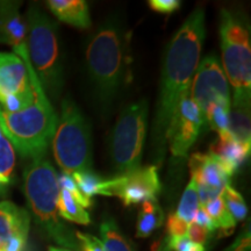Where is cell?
<instances>
[{
    "label": "cell",
    "instance_id": "25",
    "mask_svg": "<svg viewBox=\"0 0 251 251\" xmlns=\"http://www.w3.org/2000/svg\"><path fill=\"white\" fill-rule=\"evenodd\" d=\"M15 168V152L11 142L0 130V179L9 185Z\"/></svg>",
    "mask_w": 251,
    "mask_h": 251
},
{
    "label": "cell",
    "instance_id": "7",
    "mask_svg": "<svg viewBox=\"0 0 251 251\" xmlns=\"http://www.w3.org/2000/svg\"><path fill=\"white\" fill-rule=\"evenodd\" d=\"M52 152L63 174L92 170V136L85 117L70 97L63 99L51 140Z\"/></svg>",
    "mask_w": 251,
    "mask_h": 251
},
{
    "label": "cell",
    "instance_id": "18",
    "mask_svg": "<svg viewBox=\"0 0 251 251\" xmlns=\"http://www.w3.org/2000/svg\"><path fill=\"white\" fill-rule=\"evenodd\" d=\"M250 101H233L229 111V130L235 140L250 144Z\"/></svg>",
    "mask_w": 251,
    "mask_h": 251
},
{
    "label": "cell",
    "instance_id": "30",
    "mask_svg": "<svg viewBox=\"0 0 251 251\" xmlns=\"http://www.w3.org/2000/svg\"><path fill=\"white\" fill-rule=\"evenodd\" d=\"M187 238L191 242L198 244V246L205 247L207 241L209 237V231L201 226L191 222L187 228Z\"/></svg>",
    "mask_w": 251,
    "mask_h": 251
},
{
    "label": "cell",
    "instance_id": "33",
    "mask_svg": "<svg viewBox=\"0 0 251 251\" xmlns=\"http://www.w3.org/2000/svg\"><path fill=\"white\" fill-rule=\"evenodd\" d=\"M168 238L170 241L172 251H205V247L191 242L187 237L177 238V240H171L170 237Z\"/></svg>",
    "mask_w": 251,
    "mask_h": 251
},
{
    "label": "cell",
    "instance_id": "32",
    "mask_svg": "<svg viewBox=\"0 0 251 251\" xmlns=\"http://www.w3.org/2000/svg\"><path fill=\"white\" fill-rule=\"evenodd\" d=\"M149 7L163 14H171L180 7L179 0H150Z\"/></svg>",
    "mask_w": 251,
    "mask_h": 251
},
{
    "label": "cell",
    "instance_id": "6",
    "mask_svg": "<svg viewBox=\"0 0 251 251\" xmlns=\"http://www.w3.org/2000/svg\"><path fill=\"white\" fill-rule=\"evenodd\" d=\"M222 69L234 89L233 101H250L251 48L247 18L237 11L222 9L220 20Z\"/></svg>",
    "mask_w": 251,
    "mask_h": 251
},
{
    "label": "cell",
    "instance_id": "1",
    "mask_svg": "<svg viewBox=\"0 0 251 251\" xmlns=\"http://www.w3.org/2000/svg\"><path fill=\"white\" fill-rule=\"evenodd\" d=\"M206 37L205 11L198 7L188 15L164 51L158 101L151 130V156L158 168L166 151V133L183 94L200 63Z\"/></svg>",
    "mask_w": 251,
    "mask_h": 251
},
{
    "label": "cell",
    "instance_id": "36",
    "mask_svg": "<svg viewBox=\"0 0 251 251\" xmlns=\"http://www.w3.org/2000/svg\"><path fill=\"white\" fill-rule=\"evenodd\" d=\"M48 251H70L67 249H63V248H56V247H49Z\"/></svg>",
    "mask_w": 251,
    "mask_h": 251
},
{
    "label": "cell",
    "instance_id": "35",
    "mask_svg": "<svg viewBox=\"0 0 251 251\" xmlns=\"http://www.w3.org/2000/svg\"><path fill=\"white\" fill-rule=\"evenodd\" d=\"M7 186H8V185L6 184L5 181H2L1 179H0V196L6 192V188H7Z\"/></svg>",
    "mask_w": 251,
    "mask_h": 251
},
{
    "label": "cell",
    "instance_id": "34",
    "mask_svg": "<svg viewBox=\"0 0 251 251\" xmlns=\"http://www.w3.org/2000/svg\"><path fill=\"white\" fill-rule=\"evenodd\" d=\"M193 222L194 224L201 226V227H203V228H206L209 233H212V231H214L216 229L214 224L212 222L211 218L207 215V213L203 211V208L201 206H200L199 209H198L197 214H196V216H194Z\"/></svg>",
    "mask_w": 251,
    "mask_h": 251
},
{
    "label": "cell",
    "instance_id": "21",
    "mask_svg": "<svg viewBox=\"0 0 251 251\" xmlns=\"http://www.w3.org/2000/svg\"><path fill=\"white\" fill-rule=\"evenodd\" d=\"M57 207L59 216L64 220L84 226L91 224L89 213L71 196V193L64 188H59Z\"/></svg>",
    "mask_w": 251,
    "mask_h": 251
},
{
    "label": "cell",
    "instance_id": "14",
    "mask_svg": "<svg viewBox=\"0 0 251 251\" xmlns=\"http://www.w3.org/2000/svg\"><path fill=\"white\" fill-rule=\"evenodd\" d=\"M31 89L30 74L23 59L12 52H0V101Z\"/></svg>",
    "mask_w": 251,
    "mask_h": 251
},
{
    "label": "cell",
    "instance_id": "28",
    "mask_svg": "<svg viewBox=\"0 0 251 251\" xmlns=\"http://www.w3.org/2000/svg\"><path fill=\"white\" fill-rule=\"evenodd\" d=\"M34 99H35V89L33 85V89L26 92L6 97L0 101V108L9 113H17L30 106Z\"/></svg>",
    "mask_w": 251,
    "mask_h": 251
},
{
    "label": "cell",
    "instance_id": "31",
    "mask_svg": "<svg viewBox=\"0 0 251 251\" xmlns=\"http://www.w3.org/2000/svg\"><path fill=\"white\" fill-rule=\"evenodd\" d=\"M76 238L81 251H103L101 241L92 236V235L78 231V233H76Z\"/></svg>",
    "mask_w": 251,
    "mask_h": 251
},
{
    "label": "cell",
    "instance_id": "2",
    "mask_svg": "<svg viewBox=\"0 0 251 251\" xmlns=\"http://www.w3.org/2000/svg\"><path fill=\"white\" fill-rule=\"evenodd\" d=\"M85 65L94 99L102 109L109 108L127 79L128 40L118 18L100 25L87 43Z\"/></svg>",
    "mask_w": 251,
    "mask_h": 251
},
{
    "label": "cell",
    "instance_id": "13",
    "mask_svg": "<svg viewBox=\"0 0 251 251\" xmlns=\"http://www.w3.org/2000/svg\"><path fill=\"white\" fill-rule=\"evenodd\" d=\"M19 7L18 2L0 1V43L12 47L14 54L26 64L28 71L35 72L28 54L26 21Z\"/></svg>",
    "mask_w": 251,
    "mask_h": 251
},
{
    "label": "cell",
    "instance_id": "8",
    "mask_svg": "<svg viewBox=\"0 0 251 251\" xmlns=\"http://www.w3.org/2000/svg\"><path fill=\"white\" fill-rule=\"evenodd\" d=\"M147 100L133 102L124 108L113 129L109 155L117 176L129 175L139 170L148 127Z\"/></svg>",
    "mask_w": 251,
    "mask_h": 251
},
{
    "label": "cell",
    "instance_id": "11",
    "mask_svg": "<svg viewBox=\"0 0 251 251\" xmlns=\"http://www.w3.org/2000/svg\"><path fill=\"white\" fill-rule=\"evenodd\" d=\"M202 128L201 111L191 98L190 90H187L178 103L166 133V146L169 144L175 159L183 161L186 158L188 150L197 141Z\"/></svg>",
    "mask_w": 251,
    "mask_h": 251
},
{
    "label": "cell",
    "instance_id": "9",
    "mask_svg": "<svg viewBox=\"0 0 251 251\" xmlns=\"http://www.w3.org/2000/svg\"><path fill=\"white\" fill-rule=\"evenodd\" d=\"M161 191L158 168L155 165L140 168L121 177L102 180L98 187L99 196L120 198L125 206L157 200Z\"/></svg>",
    "mask_w": 251,
    "mask_h": 251
},
{
    "label": "cell",
    "instance_id": "10",
    "mask_svg": "<svg viewBox=\"0 0 251 251\" xmlns=\"http://www.w3.org/2000/svg\"><path fill=\"white\" fill-rule=\"evenodd\" d=\"M190 94L202 117L213 105L230 107V89L221 62L214 55L199 63L190 85Z\"/></svg>",
    "mask_w": 251,
    "mask_h": 251
},
{
    "label": "cell",
    "instance_id": "3",
    "mask_svg": "<svg viewBox=\"0 0 251 251\" xmlns=\"http://www.w3.org/2000/svg\"><path fill=\"white\" fill-rule=\"evenodd\" d=\"M30 79L35 89L33 103L17 113L0 108V130L21 156L34 161L45 157L58 118L37 77Z\"/></svg>",
    "mask_w": 251,
    "mask_h": 251
},
{
    "label": "cell",
    "instance_id": "4",
    "mask_svg": "<svg viewBox=\"0 0 251 251\" xmlns=\"http://www.w3.org/2000/svg\"><path fill=\"white\" fill-rule=\"evenodd\" d=\"M57 174L43 158L31 161L24 172V192L36 225L63 249L81 251L76 234L61 221L58 214Z\"/></svg>",
    "mask_w": 251,
    "mask_h": 251
},
{
    "label": "cell",
    "instance_id": "16",
    "mask_svg": "<svg viewBox=\"0 0 251 251\" xmlns=\"http://www.w3.org/2000/svg\"><path fill=\"white\" fill-rule=\"evenodd\" d=\"M30 215L26 209L9 201L0 202V242L14 235L28 236Z\"/></svg>",
    "mask_w": 251,
    "mask_h": 251
},
{
    "label": "cell",
    "instance_id": "5",
    "mask_svg": "<svg viewBox=\"0 0 251 251\" xmlns=\"http://www.w3.org/2000/svg\"><path fill=\"white\" fill-rule=\"evenodd\" d=\"M26 27L31 67L45 93L58 99L64 79L57 24L36 5H31L27 11Z\"/></svg>",
    "mask_w": 251,
    "mask_h": 251
},
{
    "label": "cell",
    "instance_id": "29",
    "mask_svg": "<svg viewBox=\"0 0 251 251\" xmlns=\"http://www.w3.org/2000/svg\"><path fill=\"white\" fill-rule=\"evenodd\" d=\"M187 228L188 224L181 220L176 213H171L166 222V236L170 237L171 240L185 237L187 234Z\"/></svg>",
    "mask_w": 251,
    "mask_h": 251
},
{
    "label": "cell",
    "instance_id": "24",
    "mask_svg": "<svg viewBox=\"0 0 251 251\" xmlns=\"http://www.w3.org/2000/svg\"><path fill=\"white\" fill-rule=\"evenodd\" d=\"M229 111L230 107L224 105H213L203 117V128H211L219 136L231 134L229 130Z\"/></svg>",
    "mask_w": 251,
    "mask_h": 251
},
{
    "label": "cell",
    "instance_id": "20",
    "mask_svg": "<svg viewBox=\"0 0 251 251\" xmlns=\"http://www.w3.org/2000/svg\"><path fill=\"white\" fill-rule=\"evenodd\" d=\"M103 251H135L131 242L121 233L113 219H105L100 225Z\"/></svg>",
    "mask_w": 251,
    "mask_h": 251
},
{
    "label": "cell",
    "instance_id": "22",
    "mask_svg": "<svg viewBox=\"0 0 251 251\" xmlns=\"http://www.w3.org/2000/svg\"><path fill=\"white\" fill-rule=\"evenodd\" d=\"M201 207L207 213V215L211 218L216 229L220 228L221 230H225L226 234H230L236 227V222L230 215V213L228 212L227 207L222 200V197L215 198Z\"/></svg>",
    "mask_w": 251,
    "mask_h": 251
},
{
    "label": "cell",
    "instance_id": "27",
    "mask_svg": "<svg viewBox=\"0 0 251 251\" xmlns=\"http://www.w3.org/2000/svg\"><path fill=\"white\" fill-rule=\"evenodd\" d=\"M71 177L74 178L75 183H76L80 193L86 199L90 200H92L93 196L98 194V187L100 183L103 180L96 172H93V170L76 172V174L71 175Z\"/></svg>",
    "mask_w": 251,
    "mask_h": 251
},
{
    "label": "cell",
    "instance_id": "17",
    "mask_svg": "<svg viewBox=\"0 0 251 251\" xmlns=\"http://www.w3.org/2000/svg\"><path fill=\"white\" fill-rule=\"evenodd\" d=\"M47 6L62 23L81 29L91 26L89 6L84 0H49Z\"/></svg>",
    "mask_w": 251,
    "mask_h": 251
},
{
    "label": "cell",
    "instance_id": "15",
    "mask_svg": "<svg viewBox=\"0 0 251 251\" xmlns=\"http://www.w3.org/2000/svg\"><path fill=\"white\" fill-rule=\"evenodd\" d=\"M250 144H244L235 140L233 135L219 136L212 144L211 155L216 157L226 175L229 178L236 172L250 155Z\"/></svg>",
    "mask_w": 251,
    "mask_h": 251
},
{
    "label": "cell",
    "instance_id": "26",
    "mask_svg": "<svg viewBox=\"0 0 251 251\" xmlns=\"http://www.w3.org/2000/svg\"><path fill=\"white\" fill-rule=\"evenodd\" d=\"M222 200H224L226 207H227L228 212L233 216L235 222L242 221L246 219L248 214V209L244 202L243 197L237 192L235 188L230 186V184L225 187L224 192H222Z\"/></svg>",
    "mask_w": 251,
    "mask_h": 251
},
{
    "label": "cell",
    "instance_id": "19",
    "mask_svg": "<svg viewBox=\"0 0 251 251\" xmlns=\"http://www.w3.org/2000/svg\"><path fill=\"white\" fill-rule=\"evenodd\" d=\"M164 221V214L157 200L142 202L136 226L137 237H148L153 230L159 228Z\"/></svg>",
    "mask_w": 251,
    "mask_h": 251
},
{
    "label": "cell",
    "instance_id": "23",
    "mask_svg": "<svg viewBox=\"0 0 251 251\" xmlns=\"http://www.w3.org/2000/svg\"><path fill=\"white\" fill-rule=\"evenodd\" d=\"M200 207L199 196H198L197 185L193 179H191L190 183L185 188L183 196H181L180 202L178 205L177 214L181 220H184L186 224L190 225L193 222L194 216H196L198 209Z\"/></svg>",
    "mask_w": 251,
    "mask_h": 251
},
{
    "label": "cell",
    "instance_id": "12",
    "mask_svg": "<svg viewBox=\"0 0 251 251\" xmlns=\"http://www.w3.org/2000/svg\"><path fill=\"white\" fill-rule=\"evenodd\" d=\"M191 179L197 185L200 206L222 196L230 178L226 175L216 157L211 153L196 152L188 162Z\"/></svg>",
    "mask_w": 251,
    "mask_h": 251
}]
</instances>
